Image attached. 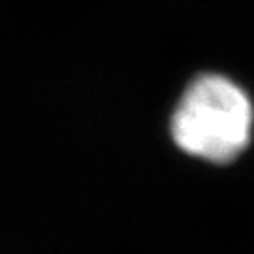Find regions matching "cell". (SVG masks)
Instances as JSON below:
<instances>
[{
	"instance_id": "obj_1",
	"label": "cell",
	"mask_w": 254,
	"mask_h": 254,
	"mask_svg": "<svg viewBox=\"0 0 254 254\" xmlns=\"http://www.w3.org/2000/svg\"><path fill=\"white\" fill-rule=\"evenodd\" d=\"M253 104L243 89L218 73L198 75L172 117L173 141L213 164L236 160L251 141Z\"/></svg>"
}]
</instances>
